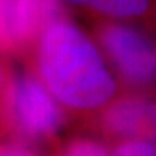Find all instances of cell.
Wrapping results in <instances>:
<instances>
[{
	"instance_id": "obj_1",
	"label": "cell",
	"mask_w": 156,
	"mask_h": 156,
	"mask_svg": "<svg viewBox=\"0 0 156 156\" xmlns=\"http://www.w3.org/2000/svg\"><path fill=\"white\" fill-rule=\"evenodd\" d=\"M37 69L58 103L76 111L108 107L117 94L99 44L66 17L52 22L38 39Z\"/></svg>"
},
{
	"instance_id": "obj_2",
	"label": "cell",
	"mask_w": 156,
	"mask_h": 156,
	"mask_svg": "<svg viewBox=\"0 0 156 156\" xmlns=\"http://www.w3.org/2000/svg\"><path fill=\"white\" fill-rule=\"evenodd\" d=\"M95 37L107 61L131 89H156V41L134 22L100 20Z\"/></svg>"
},
{
	"instance_id": "obj_3",
	"label": "cell",
	"mask_w": 156,
	"mask_h": 156,
	"mask_svg": "<svg viewBox=\"0 0 156 156\" xmlns=\"http://www.w3.org/2000/svg\"><path fill=\"white\" fill-rule=\"evenodd\" d=\"M62 17L60 0H0V51L26 50Z\"/></svg>"
},
{
	"instance_id": "obj_4",
	"label": "cell",
	"mask_w": 156,
	"mask_h": 156,
	"mask_svg": "<svg viewBox=\"0 0 156 156\" xmlns=\"http://www.w3.org/2000/svg\"><path fill=\"white\" fill-rule=\"evenodd\" d=\"M9 105L17 128L31 138H48L61 125L58 100L42 81L30 74L14 77Z\"/></svg>"
},
{
	"instance_id": "obj_5",
	"label": "cell",
	"mask_w": 156,
	"mask_h": 156,
	"mask_svg": "<svg viewBox=\"0 0 156 156\" xmlns=\"http://www.w3.org/2000/svg\"><path fill=\"white\" fill-rule=\"evenodd\" d=\"M101 125L121 139H144L156 143V99L128 96L108 105Z\"/></svg>"
},
{
	"instance_id": "obj_6",
	"label": "cell",
	"mask_w": 156,
	"mask_h": 156,
	"mask_svg": "<svg viewBox=\"0 0 156 156\" xmlns=\"http://www.w3.org/2000/svg\"><path fill=\"white\" fill-rule=\"evenodd\" d=\"M101 20L156 26V0H65Z\"/></svg>"
},
{
	"instance_id": "obj_7",
	"label": "cell",
	"mask_w": 156,
	"mask_h": 156,
	"mask_svg": "<svg viewBox=\"0 0 156 156\" xmlns=\"http://www.w3.org/2000/svg\"><path fill=\"white\" fill-rule=\"evenodd\" d=\"M112 156H156V143L144 139H124Z\"/></svg>"
},
{
	"instance_id": "obj_8",
	"label": "cell",
	"mask_w": 156,
	"mask_h": 156,
	"mask_svg": "<svg viewBox=\"0 0 156 156\" xmlns=\"http://www.w3.org/2000/svg\"><path fill=\"white\" fill-rule=\"evenodd\" d=\"M64 156H111L104 144L94 139L83 138L72 142L66 147Z\"/></svg>"
},
{
	"instance_id": "obj_9",
	"label": "cell",
	"mask_w": 156,
	"mask_h": 156,
	"mask_svg": "<svg viewBox=\"0 0 156 156\" xmlns=\"http://www.w3.org/2000/svg\"><path fill=\"white\" fill-rule=\"evenodd\" d=\"M0 156H35L31 151L17 144L0 146Z\"/></svg>"
},
{
	"instance_id": "obj_10",
	"label": "cell",
	"mask_w": 156,
	"mask_h": 156,
	"mask_svg": "<svg viewBox=\"0 0 156 156\" xmlns=\"http://www.w3.org/2000/svg\"><path fill=\"white\" fill-rule=\"evenodd\" d=\"M4 82H5V72H4V66H3V64L0 62V89L3 87Z\"/></svg>"
}]
</instances>
